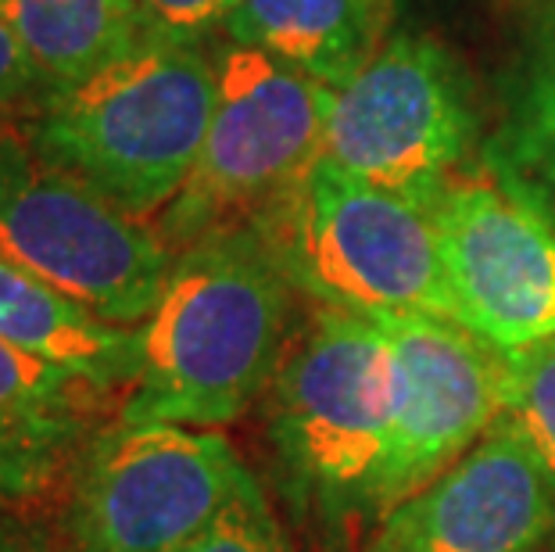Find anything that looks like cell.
<instances>
[{
	"mask_svg": "<svg viewBox=\"0 0 555 552\" xmlns=\"http://www.w3.org/2000/svg\"><path fill=\"white\" fill-rule=\"evenodd\" d=\"M401 367L370 316L312 305L262 398L269 480L315 552H362L384 521Z\"/></svg>",
	"mask_w": 555,
	"mask_h": 552,
	"instance_id": "6da1fadb",
	"label": "cell"
},
{
	"mask_svg": "<svg viewBox=\"0 0 555 552\" xmlns=\"http://www.w3.org/2000/svg\"><path fill=\"white\" fill-rule=\"evenodd\" d=\"M298 298L251 227L176 252L140 323V367L119 416L205 431L237 424L262 406L298 334Z\"/></svg>",
	"mask_w": 555,
	"mask_h": 552,
	"instance_id": "7a4b0ae2",
	"label": "cell"
},
{
	"mask_svg": "<svg viewBox=\"0 0 555 552\" xmlns=\"http://www.w3.org/2000/svg\"><path fill=\"white\" fill-rule=\"evenodd\" d=\"M211 108L216 57L205 43L144 33L98 73L47 90L18 129L40 162L151 222L191 180Z\"/></svg>",
	"mask_w": 555,
	"mask_h": 552,
	"instance_id": "3957f363",
	"label": "cell"
},
{
	"mask_svg": "<svg viewBox=\"0 0 555 552\" xmlns=\"http://www.w3.org/2000/svg\"><path fill=\"white\" fill-rule=\"evenodd\" d=\"M251 230L294 291L312 305L380 316L455 320L430 213L315 158Z\"/></svg>",
	"mask_w": 555,
	"mask_h": 552,
	"instance_id": "277c9868",
	"label": "cell"
},
{
	"mask_svg": "<svg viewBox=\"0 0 555 552\" xmlns=\"http://www.w3.org/2000/svg\"><path fill=\"white\" fill-rule=\"evenodd\" d=\"M251 477L222 431L115 413L76 449L57 527L82 552H169L216 521Z\"/></svg>",
	"mask_w": 555,
	"mask_h": 552,
	"instance_id": "5b68a950",
	"label": "cell"
},
{
	"mask_svg": "<svg viewBox=\"0 0 555 552\" xmlns=\"http://www.w3.org/2000/svg\"><path fill=\"white\" fill-rule=\"evenodd\" d=\"M216 108L183 191L151 219L172 252L208 233L251 227L323 158L330 87L251 47L216 54Z\"/></svg>",
	"mask_w": 555,
	"mask_h": 552,
	"instance_id": "8992f818",
	"label": "cell"
},
{
	"mask_svg": "<svg viewBox=\"0 0 555 552\" xmlns=\"http://www.w3.org/2000/svg\"><path fill=\"white\" fill-rule=\"evenodd\" d=\"M0 255L119 326L147 320L176 262L155 222L40 162L18 123L0 129Z\"/></svg>",
	"mask_w": 555,
	"mask_h": 552,
	"instance_id": "52a82bcc",
	"label": "cell"
},
{
	"mask_svg": "<svg viewBox=\"0 0 555 552\" xmlns=\"http://www.w3.org/2000/svg\"><path fill=\"white\" fill-rule=\"evenodd\" d=\"M477 129L455 57L430 37L398 33L356 79L330 90L323 155L430 213L474 155Z\"/></svg>",
	"mask_w": 555,
	"mask_h": 552,
	"instance_id": "ba28073f",
	"label": "cell"
},
{
	"mask_svg": "<svg viewBox=\"0 0 555 552\" xmlns=\"http://www.w3.org/2000/svg\"><path fill=\"white\" fill-rule=\"evenodd\" d=\"M455 320L502 351L555 337V219L491 169L459 172L430 205Z\"/></svg>",
	"mask_w": 555,
	"mask_h": 552,
	"instance_id": "9c48e42d",
	"label": "cell"
},
{
	"mask_svg": "<svg viewBox=\"0 0 555 552\" xmlns=\"http://www.w3.org/2000/svg\"><path fill=\"white\" fill-rule=\"evenodd\" d=\"M401 367V413L384 516L427 488L505 416L509 351L444 316H380Z\"/></svg>",
	"mask_w": 555,
	"mask_h": 552,
	"instance_id": "30bf717a",
	"label": "cell"
},
{
	"mask_svg": "<svg viewBox=\"0 0 555 552\" xmlns=\"http://www.w3.org/2000/svg\"><path fill=\"white\" fill-rule=\"evenodd\" d=\"M555 485L509 420L384 516L362 552H548Z\"/></svg>",
	"mask_w": 555,
	"mask_h": 552,
	"instance_id": "8fae6325",
	"label": "cell"
},
{
	"mask_svg": "<svg viewBox=\"0 0 555 552\" xmlns=\"http://www.w3.org/2000/svg\"><path fill=\"white\" fill-rule=\"evenodd\" d=\"M391 11L395 0H237L222 33L337 90L387 43Z\"/></svg>",
	"mask_w": 555,
	"mask_h": 552,
	"instance_id": "7c38bea8",
	"label": "cell"
},
{
	"mask_svg": "<svg viewBox=\"0 0 555 552\" xmlns=\"http://www.w3.org/2000/svg\"><path fill=\"white\" fill-rule=\"evenodd\" d=\"M0 337L119 398L137 381L140 326L101 320L8 255H0Z\"/></svg>",
	"mask_w": 555,
	"mask_h": 552,
	"instance_id": "4fadbf2b",
	"label": "cell"
},
{
	"mask_svg": "<svg viewBox=\"0 0 555 552\" xmlns=\"http://www.w3.org/2000/svg\"><path fill=\"white\" fill-rule=\"evenodd\" d=\"M483 169L555 219V0L530 26L505 87L502 126L483 144Z\"/></svg>",
	"mask_w": 555,
	"mask_h": 552,
	"instance_id": "5bb4252c",
	"label": "cell"
},
{
	"mask_svg": "<svg viewBox=\"0 0 555 552\" xmlns=\"http://www.w3.org/2000/svg\"><path fill=\"white\" fill-rule=\"evenodd\" d=\"M0 22L51 90L98 73L144 37L137 0H0Z\"/></svg>",
	"mask_w": 555,
	"mask_h": 552,
	"instance_id": "9a60e30c",
	"label": "cell"
},
{
	"mask_svg": "<svg viewBox=\"0 0 555 552\" xmlns=\"http://www.w3.org/2000/svg\"><path fill=\"white\" fill-rule=\"evenodd\" d=\"M119 406L122 398L104 391L101 384L51 367L0 337V413L4 416L98 427L119 413Z\"/></svg>",
	"mask_w": 555,
	"mask_h": 552,
	"instance_id": "2e32d148",
	"label": "cell"
},
{
	"mask_svg": "<svg viewBox=\"0 0 555 552\" xmlns=\"http://www.w3.org/2000/svg\"><path fill=\"white\" fill-rule=\"evenodd\" d=\"M90 431L0 413V502L15 513H29L51 499L57 502L73 455Z\"/></svg>",
	"mask_w": 555,
	"mask_h": 552,
	"instance_id": "e0dca14e",
	"label": "cell"
},
{
	"mask_svg": "<svg viewBox=\"0 0 555 552\" xmlns=\"http://www.w3.org/2000/svg\"><path fill=\"white\" fill-rule=\"evenodd\" d=\"M505 420L555 485V337L524 351H509Z\"/></svg>",
	"mask_w": 555,
	"mask_h": 552,
	"instance_id": "ac0fdd59",
	"label": "cell"
},
{
	"mask_svg": "<svg viewBox=\"0 0 555 552\" xmlns=\"http://www.w3.org/2000/svg\"><path fill=\"white\" fill-rule=\"evenodd\" d=\"M169 552H294V542L262 477L255 474L216 521H208Z\"/></svg>",
	"mask_w": 555,
	"mask_h": 552,
	"instance_id": "d6986e66",
	"label": "cell"
},
{
	"mask_svg": "<svg viewBox=\"0 0 555 552\" xmlns=\"http://www.w3.org/2000/svg\"><path fill=\"white\" fill-rule=\"evenodd\" d=\"M144 33L176 43H205L227 26L237 0H137Z\"/></svg>",
	"mask_w": 555,
	"mask_h": 552,
	"instance_id": "ffe728a7",
	"label": "cell"
},
{
	"mask_svg": "<svg viewBox=\"0 0 555 552\" xmlns=\"http://www.w3.org/2000/svg\"><path fill=\"white\" fill-rule=\"evenodd\" d=\"M47 79L29 62L26 47L0 22V123H22L47 98Z\"/></svg>",
	"mask_w": 555,
	"mask_h": 552,
	"instance_id": "44dd1931",
	"label": "cell"
},
{
	"mask_svg": "<svg viewBox=\"0 0 555 552\" xmlns=\"http://www.w3.org/2000/svg\"><path fill=\"white\" fill-rule=\"evenodd\" d=\"M0 552H82L57 524H15L0 527Z\"/></svg>",
	"mask_w": 555,
	"mask_h": 552,
	"instance_id": "7402d4cb",
	"label": "cell"
},
{
	"mask_svg": "<svg viewBox=\"0 0 555 552\" xmlns=\"http://www.w3.org/2000/svg\"><path fill=\"white\" fill-rule=\"evenodd\" d=\"M11 516H15V510H8L4 502H0V527H4V524L11 521Z\"/></svg>",
	"mask_w": 555,
	"mask_h": 552,
	"instance_id": "603a6c76",
	"label": "cell"
},
{
	"mask_svg": "<svg viewBox=\"0 0 555 552\" xmlns=\"http://www.w3.org/2000/svg\"><path fill=\"white\" fill-rule=\"evenodd\" d=\"M4 126H8V123H0V129H4Z\"/></svg>",
	"mask_w": 555,
	"mask_h": 552,
	"instance_id": "cb8c5ba5",
	"label": "cell"
}]
</instances>
